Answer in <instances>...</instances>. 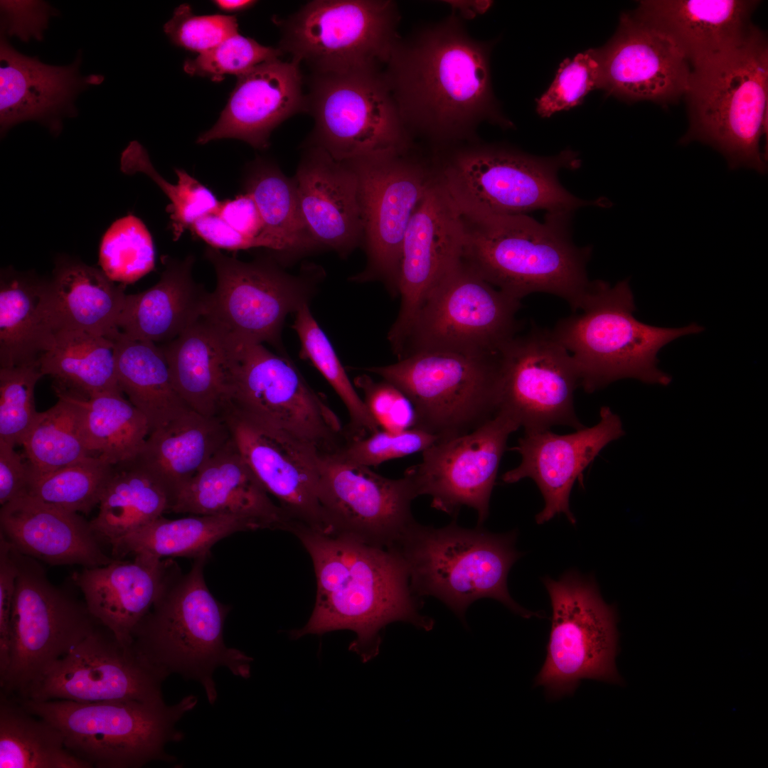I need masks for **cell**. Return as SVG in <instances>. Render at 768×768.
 <instances>
[{
	"mask_svg": "<svg viewBox=\"0 0 768 768\" xmlns=\"http://www.w3.org/2000/svg\"><path fill=\"white\" fill-rule=\"evenodd\" d=\"M490 48L454 14L398 39L383 72L412 137L419 134L443 148L473 142L485 120L511 126L492 92Z\"/></svg>",
	"mask_w": 768,
	"mask_h": 768,
	"instance_id": "obj_1",
	"label": "cell"
},
{
	"mask_svg": "<svg viewBox=\"0 0 768 768\" xmlns=\"http://www.w3.org/2000/svg\"><path fill=\"white\" fill-rule=\"evenodd\" d=\"M289 531L310 555L317 585L311 616L291 632L292 638L349 629L356 635L349 649L367 662L379 653L381 631L390 623L432 629L433 620L420 613L422 603L411 590L407 565L397 550L300 524Z\"/></svg>",
	"mask_w": 768,
	"mask_h": 768,
	"instance_id": "obj_2",
	"label": "cell"
},
{
	"mask_svg": "<svg viewBox=\"0 0 768 768\" xmlns=\"http://www.w3.org/2000/svg\"><path fill=\"white\" fill-rule=\"evenodd\" d=\"M459 211L461 260L508 295L521 300L532 293H548L577 311L593 289L595 281L587 272L592 248L573 242V213H546L541 223L527 214Z\"/></svg>",
	"mask_w": 768,
	"mask_h": 768,
	"instance_id": "obj_3",
	"label": "cell"
},
{
	"mask_svg": "<svg viewBox=\"0 0 768 768\" xmlns=\"http://www.w3.org/2000/svg\"><path fill=\"white\" fill-rule=\"evenodd\" d=\"M208 557L193 559L183 574L176 565L150 610L135 627L132 644L166 678L177 673L198 681L210 704L217 699L215 670L250 676L252 658L223 639L229 608L208 588L203 569Z\"/></svg>",
	"mask_w": 768,
	"mask_h": 768,
	"instance_id": "obj_4",
	"label": "cell"
},
{
	"mask_svg": "<svg viewBox=\"0 0 768 768\" xmlns=\"http://www.w3.org/2000/svg\"><path fill=\"white\" fill-rule=\"evenodd\" d=\"M684 98L689 127L681 144L697 141L726 159L730 169L767 171L768 44L754 26L735 49L692 75Z\"/></svg>",
	"mask_w": 768,
	"mask_h": 768,
	"instance_id": "obj_5",
	"label": "cell"
},
{
	"mask_svg": "<svg viewBox=\"0 0 768 768\" xmlns=\"http://www.w3.org/2000/svg\"><path fill=\"white\" fill-rule=\"evenodd\" d=\"M635 310L628 279L613 287L595 280L580 312L559 320L552 329L571 356L585 392L627 378L668 385L671 377L658 368L659 350L678 337L703 331L695 323L681 328L651 326L638 321Z\"/></svg>",
	"mask_w": 768,
	"mask_h": 768,
	"instance_id": "obj_6",
	"label": "cell"
},
{
	"mask_svg": "<svg viewBox=\"0 0 768 768\" xmlns=\"http://www.w3.org/2000/svg\"><path fill=\"white\" fill-rule=\"evenodd\" d=\"M446 149L444 154H436L433 161L440 181L462 212L574 213L585 206H605L601 198L580 199L560 183V169H576L580 165L573 151L538 157L506 146L472 142Z\"/></svg>",
	"mask_w": 768,
	"mask_h": 768,
	"instance_id": "obj_7",
	"label": "cell"
},
{
	"mask_svg": "<svg viewBox=\"0 0 768 768\" xmlns=\"http://www.w3.org/2000/svg\"><path fill=\"white\" fill-rule=\"evenodd\" d=\"M515 538V533L494 534L481 526L468 529L454 521L435 528L414 521L393 549L405 562L413 594L437 597L464 620L469 606L484 597L525 618L538 616L517 604L508 590L509 570L521 555Z\"/></svg>",
	"mask_w": 768,
	"mask_h": 768,
	"instance_id": "obj_8",
	"label": "cell"
},
{
	"mask_svg": "<svg viewBox=\"0 0 768 768\" xmlns=\"http://www.w3.org/2000/svg\"><path fill=\"white\" fill-rule=\"evenodd\" d=\"M30 713L55 726L67 749L92 768H139L154 761L173 763L166 746L181 741L177 722L197 704L189 695L162 701L82 703L16 699Z\"/></svg>",
	"mask_w": 768,
	"mask_h": 768,
	"instance_id": "obj_9",
	"label": "cell"
},
{
	"mask_svg": "<svg viewBox=\"0 0 768 768\" xmlns=\"http://www.w3.org/2000/svg\"><path fill=\"white\" fill-rule=\"evenodd\" d=\"M362 370L399 388L414 407V427L437 441L473 431L498 410L499 352L420 351Z\"/></svg>",
	"mask_w": 768,
	"mask_h": 768,
	"instance_id": "obj_10",
	"label": "cell"
},
{
	"mask_svg": "<svg viewBox=\"0 0 768 768\" xmlns=\"http://www.w3.org/2000/svg\"><path fill=\"white\" fill-rule=\"evenodd\" d=\"M227 415L280 430L324 454L346 442L340 420L294 363L264 343L229 336Z\"/></svg>",
	"mask_w": 768,
	"mask_h": 768,
	"instance_id": "obj_11",
	"label": "cell"
},
{
	"mask_svg": "<svg viewBox=\"0 0 768 768\" xmlns=\"http://www.w3.org/2000/svg\"><path fill=\"white\" fill-rule=\"evenodd\" d=\"M306 112L314 121L304 145L319 147L338 161L412 149L383 70L312 73Z\"/></svg>",
	"mask_w": 768,
	"mask_h": 768,
	"instance_id": "obj_12",
	"label": "cell"
},
{
	"mask_svg": "<svg viewBox=\"0 0 768 768\" xmlns=\"http://www.w3.org/2000/svg\"><path fill=\"white\" fill-rule=\"evenodd\" d=\"M398 21L392 1H311L277 21L279 48L313 73L381 70L400 38Z\"/></svg>",
	"mask_w": 768,
	"mask_h": 768,
	"instance_id": "obj_13",
	"label": "cell"
},
{
	"mask_svg": "<svg viewBox=\"0 0 768 768\" xmlns=\"http://www.w3.org/2000/svg\"><path fill=\"white\" fill-rule=\"evenodd\" d=\"M551 602L552 624L544 663L535 685L548 697L574 693L585 679L619 683L617 614L594 581L575 571L543 579Z\"/></svg>",
	"mask_w": 768,
	"mask_h": 768,
	"instance_id": "obj_14",
	"label": "cell"
},
{
	"mask_svg": "<svg viewBox=\"0 0 768 768\" xmlns=\"http://www.w3.org/2000/svg\"><path fill=\"white\" fill-rule=\"evenodd\" d=\"M15 551L18 572L10 619L9 656L0 675V686L1 693L21 699L48 666L100 622L84 600L48 580L40 561Z\"/></svg>",
	"mask_w": 768,
	"mask_h": 768,
	"instance_id": "obj_15",
	"label": "cell"
},
{
	"mask_svg": "<svg viewBox=\"0 0 768 768\" xmlns=\"http://www.w3.org/2000/svg\"><path fill=\"white\" fill-rule=\"evenodd\" d=\"M204 255L216 274L205 316L230 336L279 349L287 316L309 304L324 277L311 263L291 274L272 255L244 262L210 246Z\"/></svg>",
	"mask_w": 768,
	"mask_h": 768,
	"instance_id": "obj_16",
	"label": "cell"
},
{
	"mask_svg": "<svg viewBox=\"0 0 768 768\" xmlns=\"http://www.w3.org/2000/svg\"><path fill=\"white\" fill-rule=\"evenodd\" d=\"M520 306L460 259L427 294L400 358L426 351L498 353L518 334Z\"/></svg>",
	"mask_w": 768,
	"mask_h": 768,
	"instance_id": "obj_17",
	"label": "cell"
},
{
	"mask_svg": "<svg viewBox=\"0 0 768 768\" xmlns=\"http://www.w3.org/2000/svg\"><path fill=\"white\" fill-rule=\"evenodd\" d=\"M413 147L349 160L358 177L362 243L366 255L363 271L352 282H382L398 296L401 249L410 220L437 176L435 164L416 157Z\"/></svg>",
	"mask_w": 768,
	"mask_h": 768,
	"instance_id": "obj_18",
	"label": "cell"
},
{
	"mask_svg": "<svg viewBox=\"0 0 768 768\" xmlns=\"http://www.w3.org/2000/svg\"><path fill=\"white\" fill-rule=\"evenodd\" d=\"M580 379L571 356L552 330L533 328L499 351L498 410L525 432L584 427L574 407Z\"/></svg>",
	"mask_w": 768,
	"mask_h": 768,
	"instance_id": "obj_19",
	"label": "cell"
},
{
	"mask_svg": "<svg viewBox=\"0 0 768 768\" xmlns=\"http://www.w3.org/2000/svg\"><path fill=\"white\" fill-rule=\"evenodd\" d=\"M165 679L132 644L120 642L99 623L48 666L21 699L162 701Z\"/></svg>",
	"mask_w": 768,
	"mask_h": 768,
	"instance_id": "obj_20",
	"label": "cell"
},
{
	"mask_svg": "<svg viewBox=\"0 0 768 768\" xmlns=\"http://www.w3.org/2000/svg\"><path fill=\"white\" fill-rule=\"evenodd\" d=\"M417 496L405 475L387 478L321 454L319 497L327 535L392 549L415 521L411 503Z\"/></svg>",
	"mask_w": 768,
	"mask_h": 768,
	"instance_id": "obj_21",
	"label": "cell"
},
{
	"mask_svg": "<svg viewBox=\"0 0 768 768\" xmlns=\"http://www.w3.org/2000/svg\"><path fill=\"white\" fill-rule=\"evenodd\" d=\"M518 428L508 415L497 412L470 432L434 442L404 475L412 481L418 496L432 498V507L455 516L469 506L477 512L481 526L508 439Z\"/></svg>",
	"mask_w": 768,
	"mask_h": 768,
	"instance_id": "obj_22",
	"label": "cell"
},
{
	"mask_svg": "<svg viewBox=\"0 0 768 768\" xmlns=\"http://www.w3.org/2000/svg\"><path fill=\"white\" fill-rule=\"evenodd\" d=\"M462 236L459 211L437 172L416 208L402 241L398 284L400 305L388 333L398 358L427 294L461 259Z\"/></svg>",
	"mask_w": 768,
	"mask_h": 768,
	"instance_id": "obj_23",
	"label": "cell"
},
{
	"mask_svg": "<svg viewBox=\"0 0 768 768\" xmlns=\"http://www.w3.org/2000/svg\"><path fill=\"white\" fill-rule=\"evenodd\" d=\"M224 417L241 454L291 526L303 525L327 535L319 497L322 452L285 432L230 415Z\"/></svg>",
	"mask_w": 768,
	"mask_h": 768,
	"instance_id": "obj_24",
	"label": "cell"
},
{
	"mask_svg": "<svg viewBox=\"0 0 768 768\" xmlns=\"http://www.w3.org/2000/svg\"><path fill=\"white\" fill-rule=\"evenodd\" d=\"M602 89L628 102L674 103L688 90L692 68L662 33L632 12L622 14L617 32L597 48Z\"/></svg>",
	"mask_w": 768,
	"mask_h": 768,
	"instance_id": "obj_25",
	"label": "cell"
},
{
	"mask_svg": "<svg viewBox=\"0 0 768 768\" xmlns=\"http://www.w3.org/2000/svg\"><path fill=\"white\" fill-rule=\"evenodd\" d=\"M624 433L619 417L606 406L601 407L596 425L570 434H558L550 430L525 432L517 445L511 448L521 456V462L505 472L501 479L506 484L526 478L535 481L545 501L543 509L535 516L538 524L561 513L575 524L569 505L575 481L582 478L584 470L604 447Z\"/></svg>",
	"mask_w": 768,
	"mask_h": 768,
	"instance_id": "obj_26",
	"label": "cell"
},
{
	"mask_svg": "<svg viewBox=\"0 0 768 768\" xmlns=\"http://www.w3.org/2000/svg\"><path fill=\"white\" fill-rule=\"evenodd\" d=\"M81 60L78 53L68 65L46 64L36 56L17 51L1 33V133L18 123L33 120L58 134L62 119L77 114L74 104L77 95L104 80L101 75L82 76L79 72Z\"/></svg>",
	"mask_w": 768,
	"mask_h": 768,
	"instance_id": "obj_27",
	"label": "cell"
},
{
	"mask_svg": "<svg viewBox=\"0 0 768 768\" xmlns=\"http://www.w3.org/2000/svg\"><path fill=\"white\" fill-rule=\"evenodd\" d=\"M303 147L292 177L303 219L321 249L345 258L362 243L357 174L348 161L315 146Z\"/></svg>",
	"mask_w": 768,
	"mask_h": 768,
	"instance_id": "obj_28",
	"label": "cell"
},
{
	"mask_svg": "<svg viewBox=\"0 0 768 768\" xmlns=\"http://www.w3.org/2000/svg\"><path fill=\"white\" fill-rule=\"evenodd\" d=\"M754 0H644L632 12L667 38L692 71L726 55L750 34Z\"/></svg>",
	"mask_w": 768,
	"mask_h": 768,
	"instance_id": "obj_29",
	"label": "cell"
},
{
	"mask_svg": "<svg viewBox=\"0 0 768 768\" xmlns=\"http://www.w3.org/2000/svg\"><path fill=\"white\" fill-rule=\"evenodd\" d=\"M302 84L300 63L296 60L277 58L256 65L238 76L218 120L199 135L197 143L232 138L266 149L274 128L306 111Z\"/></svg>",
	"mask_w": 768,
	"mask_h": 768,
	"instance_id": "obj_30",
	"label": "cell"
},
{
	"mask_svg": "<svg viewBox=\"0 0 768 768\" xmlns=\"http://www.w3.org/2000/svg\"><path fill=\"white\" fill-rule=\"evenodd\" d=\"M0 533L21 553L50 565L94 567L114 560L90 521L27 493L1 506Z\"/></svg>",
	"mask_w": 768,
	"mask_h": 768,
	"instance_id": "obj_31",
	"label": "cell"
},
{
	"mask_svg": "<svg viewBox=\"0 0 768 768\" xmlns=\"http://www.w3.org/2000/svg\"><path fill=\"white\" fill-rule=\"evenodd\" d=\"M171 512L231 515L260 529L288 530L291 521L260 484L232 437L175 497Z\"/></svg>",
	"mask_w": 768,
	"mask_h": 768,
	"instance_id": "obj_32",
	"label": "cell"
},
{
	"mask_svg": "<svg viewBox=\"0 0 768 768\" xmlns=\"http://www.w3.org/2000/svg\"><path fill=\"white\" fill-rule=\"evenodd\" d=\"M83 567L72 575L92 616L124 644L152 607L171 570V560L134 556Z\"/></svg>",
	"mask_w": 768,
	"mask_h": 768,
	"instance_id": "obj_33",
	"label": "cell"
},
{
	"mask_svg": "<svg viewBox=\"0 0 768 768\" xmlns=\"http://www.w3.org/2000/svg\"><path fill=\"white\" fill-rule=\"evenodd\" d=\"M158 282L138 294H127L118 330L137 340L161 345L172 341L206 315L210 292L193 277V255L168 256Z\"/></svg>",
	"mask_w": 768,
	"mask_h": 768,
	"instance_id": "obj_34",
	"label": "cell"
},
{
	"mask_svg": "<svg viewBox=\"0 0 768 768\" xmlns=\"http://www.w3.org/2000/svg\"><path fill=\"white\" fill-rule=\"evenodd\" d=\"M175 388L192 410L223 417L228 405L230 337L203 316L176 338L159 345Z\"/></svg>",
	"mask_w": 768,
	"mask_h": 768,
	"instance_id": "obj_35",
	"label": "cell"
},
{
	"mask_svg": "<svg viewBox=\"0 0 768 768\" xmlns=\"http://www.w3.org/2000/svg\"><path fill=\"white\" fill-rule=\"evenodd\" d=\"M102 272L80 261L60 259L48 281L46 305L53 332L82 331L112 338L127 294Z\"/></svg>",
	"mask_w": 768,
	"mask_h": 768,
	"instance_id": "obj_36",
	"label": "cell"
},
{
	"mask_svg": "<svg viewBox=\"0 0 768 768\" xmlns=\"http://www.w3.org/2000/svg\"><path fill=\"white\" fill-rule=\"evenodd\" d=\"M230 437L225 417L189 410L151 432L134 458L162 484L174 503L179 491Z\"/></svg>",
	"mask_w": 768,
	"mask_h": 768,
	"instance_id": "obj_37",
	"label": "cell"
},
{
	"mask_svg": "<svg viewBox=\"0 0 768 768\" xmlns=\"http://www.w3.org/2000/svg\"><path fill=\"white\" fill-rule=\"evenodd\" d=\"M48 281L11 267L0 278V365L36 362L48 348L53 330L46 305Z\"/></svg>",
	"mask_w": 768,
	"mask_h": 768,
	"instance_id": "obj_38",
	"label": "cell"
},
{
	"mask_svg": "<svg viewBox=\"0 0 768 768\" xmlns=\"http://www.w3.org/2000/svg\"><path fill=\"white\" fill-rule=\"evenodd\" d=\"M255 201L263 222L266 249L282 264L320 250L303 219L292 178L272 161L251 162L242 182Z\"/></svg>",
	"mask_w": 768,
	"mask_h": 768,
	"instance_id": "obj_39",
	"label": "cell"
},
{
	"mask_svg": "<svg viewBox=\"0 0 768 768\" xmlns=\"http://www.w3.org/2000/svg\"><path fill=\"white\" fill-rule=\"evenodd\" d=\"M112 338L119 386L146 417L149 433L191 410L176 391L159 345L131 338L119 331Z\"/></svg>",
	"mask_w": 768,
	"mask_h": 768,
	"instance_id": "obj_40",
	"label": "cell"
},
{
	"mask_svg": "<svg viewBox=\"0 0 768 768\" xmlns=\"http://www.w3.org/2000/svg\"><path fill=\"white\" fill-rule=\"evenodd\" d=\"M260 529L254 522L231 515H193L177 519L160 516L119 538L111 545L112 557L154 559L210 555L221 539L240 531Z\"/></svg>",
	"mask_w": 768,
	"mask_h": 768,
	"instance_id": "obj_41",
	"label": "cell"
},
{
	"mask_svg": "<svg viewBox=\"0 0 768 768\" xmlns=\"http://www.w3.org/2000/svg\"><path fill=\"white\" fill-rule=\"evenodd\" d=\"M38 362L43 375L55 379V391L82 398L122 392L112 338L82 331H59Z\"/></svg>",
	"mask_w": 768,
	"mask_h": 768,
	"instance_id": "obj_42",
	"label": "cell"
},
{
	"mask_svg": "<svg viewBox=\"0 0 768 768\" xmlns=\"http://www.w3.org/2000/svg\"><path fill=\"white\" fill-rule=\"evenodd\" d=\"M172 497L135 458L114 465L97 516L90 521L101 542L116 540L171 512Z\"/></svg>",
	"mask_w": 768,
	"mask_h": 768,
	"instance_id": "obj_43",
	"label": "cell"
},
{
	"mask_svg": "<svg viewBox=\"0 0 768 768\" xmlns=\"http://www.w3.org/2000/svg\"><path fill=\"white\" fill-rule=\"evenodd\" d=\"M65 396L75 406L80 428L91 456L117 465L134 458L149 434L144 415L122 392H108L89 398Z\"/></svg>",
	"mask_w": 768,
	"mask_h": 768,
	"instance_id": "obj_44",
	"label": "cell"
},
{
	"mask_svg": "<svg viewBox=\"0 0 768 768\" xmlns=\"http://www.w3.org/2000/svg\"><path fill=\"white\" fill-rule=\"evenodd\" d=\"M0 768H92L65 747L60 731L1 693Z\"/></svg>",
	"mask_w": 768,
	"mask_h": 768,
	"instance_id": "obj_45",
	"label": "cell"
},
{
	"mask_svg": "<svg viewBox=\"0 0 768 768\" xmlns=\"http://www.w3.org/2000/svg\"><path fill=\"white\" fill-rule=\"evenodd\" d=\"M55 394L56 404L39 412L22 444L30 479L92 457L86 447L75 406L63 395Z\"/></svg>",
	"mask_w": 768,
	"mask_h": 768,
	"instance_id": "obj_46",
	"label": "cell"
},
{
	"mask_svg": "<svg viewBox=\"0 0 768 768\" xmlns=\"http://www.w3.org/2000/svg\"><path fill=\"white\" fill-rule=\"evenodd\" d=\"M292 326L299 342L301 358L309 361L334 388L346 407L347 441L366 437L380 430L347 375L330 340L311 314L309 304L295 314Z\"/></svg>",
	"mask_w": 768,
	"mask_h": 768,
	"instance_id": "obj_47",
	"label": "cell"
},
{
	"mask_svg": "<svg viewBox=\"0 0 768 768\" xmlns=\"http://www.w3.org/2000/svg\"><path fill=\"white\" fill-rule=\"evenodd\" d=\"M114 466L90 457L31 478L27 494L63 509L88 514L98 506Z\"/></svg>",
	"mask_w": 768,
	"mask_h": 768,
	"instance_id": "obj_48",
	"label": "cell"
},
{
	"mask_svg": "<svg viewBox=\"0 0 768 768\" xmlns=\"http://www.w3.org/2000/svg\"><path fill=\"white\" fill-rule=\"evenodd\" d=\"M120 169L126 174L140 172L149 176L164 192L171 203L166 208L175 240L200 218L216 213L220 201L213 192L181 169H176L178 182L166 181L152 165L145 149L137 141L131 142L122 151Z\"/></svg>",
	"mask_w": 768,
	"mask_h": 768,
	"instance_id": "obj_49",
	"label": "cell"
},
{
	"mask_svg": "<svg viewBox=\"0 0 768 768\" xmlns=\"http://www.w3.org/2000/svg\"><path fill=\"white\" fill-rule=\"evenodd\" d=\"M99 264L108 278L123 284L137 281L154 269L152 238L141 219L128 215L111 225L101 240Z\"/></svg>",
	"mask_w": 768,
	"mask_h": 768,
	"instance_id": "obj_50",
	"label": "cell"
},
{
	"mask_svg": "<svg viewBox=\"0 0 768 768\" xmlns=\"http://www.w3.org/2000/svg\"><path fill=\"white\" fill-rule=\"evenodd\" d=\"M42 376L38 361L0 369V439L11 446L22 445L37 419L34 389Z\"/></svg>",
	"mask_w": 768,
	"mask_h": 768,
	"instance_id": "obj_51",
	"label": "cell"
},
{
	"mask_svg": "<svg viewBox=\"0 0 768 768\" xmlns=\"http://www.w3.org/2000/svg\"><path fill=\"white\" fill-rule=\"evenodd\" d=\"M602 75L597 49H589L565 59L555 80L537 101V112L542 117L569 110L580 104L592 90L602 89Z\"/></svg>",
	"mask_w": 768,
	"mask_h": 768,
	"instance_id": "obj_52",
	"label": "cell"
},
{
	"mask_svg": "<svg viewBox=\"0 0 768 768\" xmlns=\"http://www.w3.org/2000/svg\"><path fill=\"white\" fill-rule=\"evenodd\" d=\"M279 48L265 46L238 33L194 59L186 60V73L220 81L225 75H243L256 65L279 58Z\"/></svg>",
	"mask_w": 768,
	"mask_h": 768,
	"instance_id": "obj_53",
	"label": "cell"
},
{
	"mask_svg": "<svg viewBox=\"0 0 768 768\" xmlns=\"http://www.w3.org/2000/svg\"><path fill=\"white\" fill-rule=\"evenodd\" d=\"M437 440L434 435L415 427L398 432L379 430L366 437L347 441L336 452L327 454L344 464L370 468L422 452Z\"/></svg>",
	"mask_w": 768,
	"mask_h": 768,
	"instance_id": "obj_54",
	"label": "cell"
},
{
	"mask_svg": "<svg viewBox=\"0 0 768 768\" xmlns=\"http://www.w3.org/2000/svg\"><path fill=\"white\" fill-rule=\"evenodd\" d=\"M164 31L176 45L203 53L238 33L235 16L220 14L194 15L188 4L176 9Z\"/></svg>",
	"mask_w": 768,
	"mask_h": 768,
	"instance_id": "obj_55",
	"label": "cell"
},
{
	"mask_svg": "<svg viewBox=\"0 0 768 768\" xmlns=\"http://www.w3.org/2000/svg\"><path fill=\"white\" fill-rule=\"evenodd\" d=\"M353 384L363 393L362 399L380 430L398 432L415 427L414 407L393 384L376 381L368 374L356 376Z\"/></svg>",
	"mask_w": 768,
	"mask_h": 768,
	"instance_id": "obj_56",
	"label": "cell"
},
{
	"mask_svg": "<svg viewBox=\"0 0 768 768\" xmlns=\"http://www.w3.org/2000/svg\"><path fill=\"white\" fill-rule=\"evenodd\" d=\"M1 33L28 42L41 41L55 9L42 1H1Z\"/></svg>",
	"mask_w": 768,
	"mask_h": 768,
	"instance_id": "obj_57",
	"label": "cell"
},
{
	"mask_svg": "<svg viewBox=\"0 0 768 768\" xmlns=\"http://www.w3.org/2000/svg\"><path fill=\"white\" fill-rule=\"evenodd\" d=\"M18 568L14 546L0 533V666L5 667L10 649V619Z\"/></svg>",
	"mask_w": 768,
	"mask_h": 768,
	"instance_id": "obj_58",
	"label": "cell"
},
{
	"mask_svg": "<svg viewBox=\"0 0 768 768\" xmlns=\"http://www.w3.org/2000/svg\"><path fill=\"white\" fill-rule=\"evenodd\" d=\"M216 213L231 228L251 240L255 248H266L263 222L257 206L247 193L220 203Z\"/></svg>",
	"mask_w": 768,
	"mask_h": 768,
	"instance_id": "obj_59",
	"label": "cell"
},
{
	"mask_svg": "<svg viewBox=\"0 0 768 768\" xmlns=\"http://www.w3.org/2000/svg\"><path fill=\"white\" fill-rule=\"evenodd\" d=\"M0 439V504L27 493L30 470L26 459Z\"/></svg>",
	"mask_w": 768,
	"mask_h": 768,
	"instance_id": "obj_60",
	"label": "cell"
},
{
	"mask_svg": "<svg viewBox=\"0 0 768 768\" xmlns=\"http://www.w3.org/2000/svg\"><path fill=\"white\" fill-rule=\"evenodd\" d=\"M191 230L216 249L240 250L255 248L254 242L228 225L216 213L204 215L196 220Z\"/></svg>",
	"mask_w": 768,
	"mask_h": 768,
	"instance_id": "obj_61",
	"label": "cell"
},
{
	"mask_svg": "<svg viewBox=\"0 0 768 768\" xmlns=\"http://www.w3.org/2000/svg\"><path fill=\"white\" fill-rule=\"evenodd\" d=\"M213 3L221 10L226 11H239L252 7L256 1L251 0H217Z\"/></svg>",
	"mask_w": 768,
	"mask_h": 768,
	"instance_id": "obj_62",
	"label": "cell"
}]
</instances>
